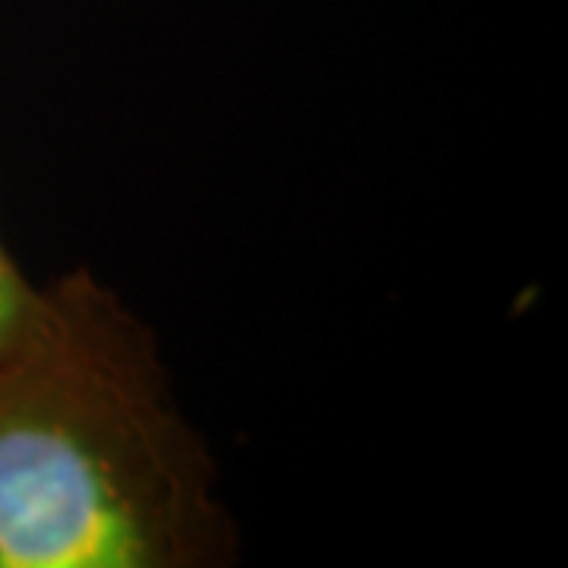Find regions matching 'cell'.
<instances>
[{
	"instance_id": "obj_1",
	"label": "cell",
	"mask_w": 568,
	"mask_h": 568,
	"mask_svg": "<svg viewBox=\"0 0 568 568\" xmlns=\"http://www.w3.org/2000/svg\"><path fill=\"white\" fill-rule=\"evenodd\" d=\"M241 528L159 335L89 268L0 361V568H219Z\"/></svg>"
},
{
	"instance_id": "obj_2",
	"label": "cell",
	"mask_w": 568,
	"mask_h": 568,
	"mask_svg": "<svg viewBox=\"0 0 568 568\" xmlns=\"http://www.w3.org/2000/svg\"><path fill=\"white\" fill-rule=\"evenodd\" d=\"M44 284L26 278L17 260L0 237V361H7L26 342L32 325L39 320Z\"/></svg>"
}]
</instances>
